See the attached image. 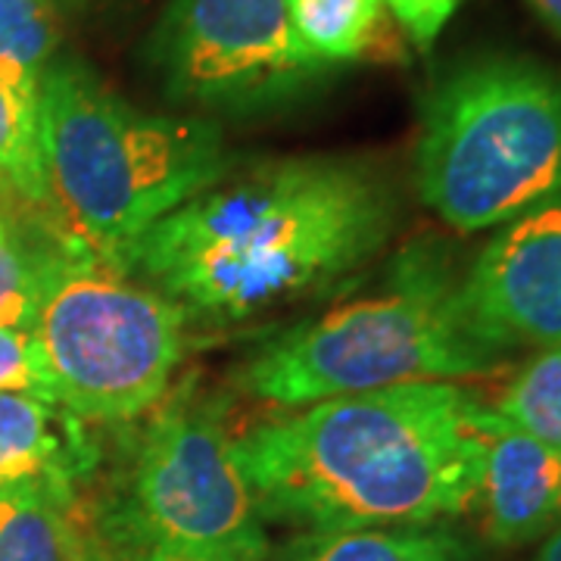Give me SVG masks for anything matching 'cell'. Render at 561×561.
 Listing matches in <instances>:
<instances>
[{
    "mask_svg": "<svg viewBox=\"0 0 561 561\" xmlns=\"http://www.w3.org/2000/svg\"><path fill=\"white\" fill-rule=\"evenodd\" d=\"M38 122L54 243L110 262L231 169L219 125L131 106L76 57L47 66Z\"/></svg>",
    "mask_w": 561,
    "mask_h": 561,
    "instance_id": "3957f363",
    "label": "cell"
},
{
    "mask_svg": "<svg viewBox=\"0 0 561 561\" xmlns=\"http://www.w3.org/2000/svg\"><path fill=\"white\" fill-rule=\"evenodd\" d=\"M383 7L419 50H431L461 0H383Z\"/></svg>",
    "mask_w": 561,
    "mask_h": 561,
    "instance_id": "ffe728a7",
    "label": "cell"
},
{
    "mask_svg": "<svg viewBox=\"0 0 561 561\" xmlns=\"http://www.w3.org/2000/svg\"><path fill=\"white\" fill-rule=\"evenodd\" d=\"M530 3V10L540 16V22L552 32V35H559L561 38V0H527Z\"/></svg>",
    "mask_w": 561,
    "mask_h": 561,
    "instance_id": "7402d4cb",
    "label": "cell"
},
{
    "mask_svg": "<svg viewBox=\"0 0 561 561\" xmlns=\"http://www.w3.org/2000/svg\"><path fill=\"white\" fill-rule=\"evenodd\" d=\"M147 57L169 101L219 113L280 103L328 69L294 35L287 0H172Z\"/></svg>",
    "mask_w": 561,
    "mask_h": 561,
    "instance_id": "ba28073f",
    "label": "cell"
},
{
    "mask_svg": "<svg viewBox=\"0 0 561 561\" xmlns=\"http://www.w3.org/2000/svg\"><path fill=\"white\" fill-rule=\"evenodd\" d=\"M0 390L35 393L57 402L47 362L32 331L0 328Z\"/></svg>",
    "mask_w": 561,
    "mask_h": 561,
    "instance_id": "d6986e66",
    "label": "cell"
},
{
    "mask_svg": "<svg viewBox=\"0 0 561 561\" xmlns=\"http://www.w3.org/2000/svg\"><path fill=\"white\" fill-rule=\"evenodd\" d=\"M537 561H561V527L546 537L542 549L537 552Z\"/></svg>",
    "mask_w": 561,
    "mask_h": 561,
    "instance_id": "603a6c76",
    "label": "cell"
},
{
    "mask_svg": "<svg viewBox=\"0 0 561 561\" xmlns=\"http://www.w3.org/2000/svg\"><path fill=\"white\" fill-rule=\"evenodd\" d=\"M128 527L144 546L181 542L265 559V515L219 402L187 390L144 427L131 461Z\"/></svg>",
    "mask_w": 561,
    "mask_h": 561,
    "instance_id": "52a82bcc",
    "label": "cell"
},
{
    "mask_svg": "<svg viewBox=\"0 0 561 561\" xmlns=\"http://www.w3.org/2000/svg\"><path fill=\"white\" fill-rule=\"evenodd\" d=\"M62 10L54 0H0V81L38 101L41 79L57 60Z\"/></svg>",
    "mask_w": 561,
    "mask_h": 561,
    "instance_id": "2e32d148",
    "label": "cell"
},
{
    "mask_svg": "<svg viewBox=\"0 0 561 561\" xmlns=\"http://www.w3.org/2000/svg\"><path fill=\"white\" fill-rule=\"evenodd\" d=\"M0 219H32L54 241L50 197L41 153L38 101L0 81Z\"/></svg>",
    "mask_w": 561,
    "mask_h": 561,
    "instance_id": "4fadbf2b",
    "label": "cell"
},
{
    "mask_svg": "<svg viewBox=\"0 0 561 561\" xmlns=\"http://www.w3.org/2000/svg\"><path fill=\"white\" fill-rule=\"evenodd\" d=\"M91 461L94 449L69 409L35 393L0 390V493L76 496V481Z\"/></svg>",
    "mask_w": 561,
    "mask_h": 561,
    "instance_id": "8fae6325",
    "label": "cell"
},
{
    "mask_svg": "<svg viewBox=\"0 0 561 561\" xmlns=\"http://www.w3.org/2000/svg\"><path fill=\"white\" fill-rule=\"evenodd\" d=\"M456 287L440 243H412L390 262L378 294L337 302L260 343L238 368V387L290 412L393 383L490 375L502 356L465 331Z\"/></svg>",
    "mask_w": 561,
    "mask_h": 561,
    "instance_id": "277c9868",
    "label": "cell"
},
{
    "mask_svg": "<svg viewBox=\"0 0 561 561\" xmlns=\"http://www.w3.org/2000/svg\"><path fill=\"white\" fill-rule=\"evenodd\" d=\"M140 561H260L231 552V549H206V546H181V542H147Z\"/></svg>",
    "mask_w": 561,
    "mask_h": 561,
    "instance_id": "44dd1931",
    "label": "cell"
},
{
    "mask_svg": "<svg viewBox=\"0 0 561 561\" xmlns=\"http://www.w3.org/2000/svg\"><path fill=\"white\" fill-rule=\"evenodd\" d=\"M38 309L35 256L25 250L10 225L0 219V328L32 331Z\"/></svg>",
    "mask_w": 561,
    "mask_h": 561,
    "instance_id": "ac0fdd59",
    "label": "cell"
},
{
    "mask_svg": "<svg viewBox=\"0 0 561 561\" xmlns=\"http://www.w3.org/2000/svg\"><path fill=\"white\" fill-rule=\"evenodd\" d=\"M456 309L490 353L561 346V191L496 228L459 278Z\"/></svg>",
    "mask_w": 561,
    "mask_h": 561,
    "instance_id": "9c48e42d",
    "label": "cell"
},
{
    "mask_svg": "<svg viewBox=\"0 0 561 561\" xmlns=\"http://www.w3.org/2000/svg\"><path fill=\"white\" fill-rule=\"evenodd\" d=\"M397 194L350 157H284L225 172L181 203L122 260L187 324H241L324 294L381 253Z\"/></svg>",
    "mask_w": 561,
    "mask_h": 561,
    "instance_id": "6da1fadb",
    "label": "cell"
},
{
    "mask_svg": "<svg viewBox=\"0 0 561 561\" xmlns=\"http://www.w3.org/2000/svg\"><path fill=\"white\" fill-rule=\"evenodd\" d=\"M0 561H94L76 496L0 493Z\"/></svg>",
    "mask_w": 561,
    "mask_h": 561,
    "instance_id": "7c38bea8",
    "label": "cell"
},
{
    "mask_svg": "<svg viewBox=\"0 0 561 561\" xmlns=\"http://www.w3.org/2000/svg\"><path fill=\"white\" fill-rule=\"evenodd\" d=\"M60 10H81V7H94V3H106V0H54Z\"/></svg>",
    "mask_w": 561,
    "mask_h": 561,
    "instance_id": "cb8c5ba5",
    "label": "cell"
},
{
    "mask_svg": "<svg viewBox=\"0 0 561 561\" xmlns=\"http://www.w3.org/2000/svg\"><path fill=\"white\" fill-rule=\"evenodd\" d=\"M490 405L518 431L561 449V346L530 356Z\"/></svg>",
    "mask_w": 561,
    "mask_h": 561,
    "instance_id": "e0dca14e",
    "label": "cell"
},
{
    "mask_svg": "<svg viewBox=\"0 0 561 561\" xmlns=\"http://www.w3.org/2000/svg\"><path fill=\"white\" fill-rule=\"evenodd\" d=\"M284 561H468V549L440 527H359L309 534Z\"/></svg>",
    "mask_w": 561,
    "mask_h": 561,
    "instance_id": "9a60e30c",
    "label": "cell"
},
{
    "mask_svg": "<svg viewBox=\"0 0 561 561\" xmlns=\"http://www.w3.org/2000/svg\"><path fill=\"white\" fill-rule=\"evenodd\" d=\"M490 419L459 381L393 383L262 421L238 459L265 522L427 527L478 502Z\"/></svg>",
    "mask_w": 561,
    "mask_h": 561,
    "instance_id": "7a4b0ae2",
    "label": "cell"
},
{
    "mask_svg": "<svg viewBox=\"0 0 561 561\" xmlns=\"http://www.w3.org/2000/svg\"><path fill=\"white\" fill-rule=\"evenodd\" d=\"M478 505L486 537L500 546H522L559 530L561 449L524 434L493 412Z\"/></svg>",
    "mask_w": 561,
    "mask_h": 561,
    "instance_id": "30bf717a",
    "label": "cell"
},
{
    "mask_svg": "<svg viewBox=\"0 0 561 561\" xmlns=\"http://www.w3.org/2000/svg\"><path fill=\"white\" fill-rule=\"evenodd\" d=\"M294 35L321 66L365 60L390 41L383 0H287Z\"/></svg>",
    "mask_w": 561,
    "mask_h": 561,
    "instance_id": "5bb4252c",
    "label": "cell"
},
{
    "mask_svg": "<svg viewBox=\"0 0 561 561\" xmlns=\"http://www.w3.org/2000/svg\"><path fill=\"white\" fill-rule=\"evenodd\" d=\"M419 197L453 231L500 228L561 191V69L518 54L449 66L421 103Z\"/></svg>",
    "mask_w": 561,
    "mask_h": 561,
    "instance_id": "5b68a950",
    "label": "cell"
},
{
    "mask_svg": "<svg viewBox=\"0 0 561 561\" xmlns=\"http://www.w3.org/2000/svg\"><path fill=\"white\" fill-rule=\"evenodd\" d=\"M32 256V334L62 409L79 421H135L160 405L184 356L179 306L94 253L54 243Z\"/></svg>",
    "mask_w": 561,
    "mask_h": 561,
    "instance_id": "8992f818",
    "label": "cell"
}]
</instances>
